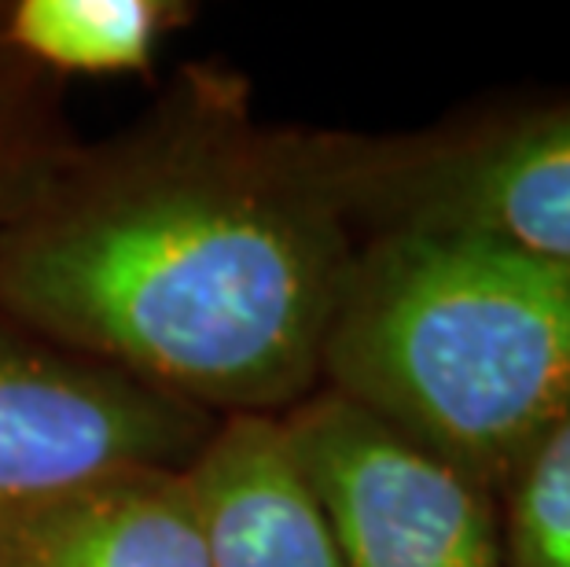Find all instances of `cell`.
Returning <instances> with one entry per match:
<instances>
[{
	"label": "cell",
	"mask_w": 570,
	"mask_h": 567,
	"mask_svg": "<svg viewBox=\"0 0 570 567\" xmlns=\"http://www.w3.org/2000/svg\"><path fill=\"white\" fill-rule=\"evenodd\" d=\"M361 239L335 129L265 123L239 70L185 63L11 214L0 313L217 420H281L321 391Z\"/></svg>",
	"instance_id": "obj_1"
},
{
	"label": "cell",
	"mask_w": 570,
	"mask_h": 567,
	"mask_svg": "<svg viewBox=\"0 0 570 567\" xmlns=\"http://www.w3.org/2000/svg\"><path fill=\"white\" fill-rule=\"evenodd\" d=\"M321 391L501 501L570 420V262L479 233L365 236L324 343Z\"/></svg>",
	"instance_id": "obj_2"
},
{
	"label": "cell",
	"mask_w": 570,
	"mask_h": 567,
	"mask_svg": "<svg viewBox=\"0 0 570 567\" xmlns=\"http://www.w3.org/2000/svg\"><path fill=\"white\" fill-rule=\"evenodd\" d=\"M335 177L361 236L479 233L570 262V100L416 133L335 129Z\"/></svg>",
	"instance_id": "obj_3"
},
{
	"label": "cell",
	"mask_w": 570,
	"mask_h": 567,
	"mask_svg": "<svg viewBox=\"0 0 570 567\" xmlns=\"http://www.w3.org/2000/svg\"><path fill=\"white\" fill-rule=\"evenodd\" d=\"M217 424L0 313V520L111 476L180 472Z\"/></svg>",
	"instance_id": "obj_4"
},
{
	"label": "cell",
	"mask_w": 570,
	"mask_h": 567,
	"mask_svg": "<svg viewBox=\"0 0 570 567\" xmlns=\"http://www.w3.org/2000/svg\"><path fill=\"white\" fill-rule=\"evenodd\" d=\"M281 424L346 567H504L493 493L383 420L317 391Z\"/></svg>",
	"instance_id": "obj_5"
},
{
	"label": "cell",
	"mask_w": 570,
	"mask_h": 567,
	"mask_svg": "<svg viewBox=\"0 0 570 567\" xmlns=\"http://www.w3.org/2000/svg\"><path fill=\"white\" fill-rule=\"evenodd\" d=\"M214 567H346L276 417H228L188 465Z\"/></svg>",
	"instance_id": "obj_6"
},
{
	"label": "cell",
	"mask_w": 570,
	"mask_h": 567,
	"mask_svg": "<svg viewBox=\"0 0 570 567\" xmlns=\"http://www.w3.org/2000/svg\"><path fill=\"white\" fill-rule=\"evenodd\" d=\"M0 567H214V553L188 468H155L0 520Z\"/></svg>",
	"instance_id": "obj_7"
},
{
	"label": "cell",
	"mask_w": 570,
	"mask_h": 567,
	"mask_svg": "<svg viewBox=\"0 0 570 567\" xmlns=\"http://www.w3.org/2000/svg\"><path fill=\"white\" fill-rule=\"evenodd\" d=\"M196 19L185 0H8L4 45L59 81L151 75L169 33Z\"/></svg>",
	"instance_id": "obj_8"
},
{
	"label": "cell",
	"mask_w": 570,
	"mask_h": 567,
	"mask_svg": "<svg viewBox=\"0 0 570 567\" xmlns=\"http://www.w3.org/2000/svg\"><path fill=\"white\" fill-rule=\"evenodd\" d=\"M75 140L63 81L0 48V233Z\"/></svg>",
	"instance_id": "obj_9"
},
{
	"label": "cell",
	"mask_w": 570,
	"mask_h": 567,
	"mask_svg": "<svg viewBox=\"0 0 570 567\" xmlns=\"http://www.w3.org/2000/svg\"><path fill=\"white\" fill-rule=\"evenodd\" d=\"M497 509L504 567H570V420L527 457Z\"/></svg>",
	"instance_id": "obj_10"
},
{
	"label": "cell",
	"mask_w": 570,
	"mask_h": 567,
	"mask_svg": "<svg viewBox=\"0 0 570 567\" xmlns=\"http://www.w3.org/2000/svg\"><path fill=\"white\" fill-rule=\"evenodd\" d=\"M4 11H8V0H0V48H4Z\"/></svg>",
	"instance_id": "obj_11"
}]
</instances>
